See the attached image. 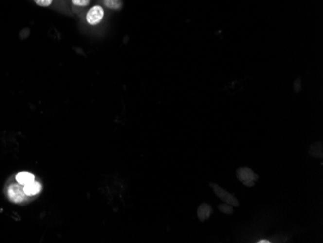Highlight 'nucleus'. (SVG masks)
Segmentation results:
<instances>
[{
    "instance_id": "obj_1",
    "label": "nucleus",
    "mask_w": 323,
    "mask_h": 243,
    "mask_svg": "<svg viewBox=\"0 0 323 243\" xmlns=\"http://www.w3.org/2000/svg\"><path fill=\"white\" fill-rule=\"evenodd\" d=\"M7 194H8V198L10 199V201L13 202L14 204H20V203L24 202L27 197L24 193L22 185H20L18 183L11 184L8 187Z\"/></svg>"
},
{
    "instance_id": "obj_2",
    "label": "nucleus",
    "mask_w": 323,
    "mask_h": 243,
    "mask_svg": "<svg viewBox=\"0 0 323 243\" xmlns=\"http://www.w3.org/2000/svg\"><path fill=\"white\" fill-rule=\"evenodd\" d=\"M210 185L212 186L215 194L217 195V197H219L224 203L226 204H229L233 206H239L240 204L238 202V200L232 194L228 193L227 191H225L222 187H220L218 184H215V183H210Z\"/></svg>"
},
{
    "instance_id": "obj_3",
    "label": "nucleus",
    "mask_w": 323,
    "mask_h": 243,
    "mask_svg": "<svg viewBox=\"0 0 323 243\" xmlns=\"http://www.w3.org/2000/svg\"><path fill=\"white\" fill-rule=\"evenodd\" d=\"M237 176L243 184L248 187L253 186L258 178L257 174L250 168H240L237 170Z\"/></svg>"
},
{
    "instance_id": "obj_4",
    "label": "nucleus",
    "mask_w": 323,
    "mask_h": 243,
    "mask_svg": "<svg viewBox=\"0 0 323 243\" xmlns=\"http://www.w3.org/2000/svg\"><path fill=\"white\" fill-rule=\"evenodd\" d=\"M103 18H104V9L99 5H96L91 9H89V11L86 14V21L90 25L99 24L103 20Z\"/></svg>"
},
{
    "instance_id": "obj_5",
    "label": "nucleus",
    "mask_w": 323,
    "mask_h": 243,
    "mask_svg": "<svg viewBox=\"0 0 323 243\" xmlns=\"http://www.w3.org/2000/svg\"><path fill=\"white\" fill-rule=\"evenodd\" d=\"M23 190L24 193L27 197H31V196H35L37 194H39L42 190V185L40 182L38 181H32L26 185L23 186Z\"/></svg>"
},
{
    "instance_id": "obj_6",
    "label": "nucleus",
    "mask_w": 323,
    "mask_h": 243,
    "mask_svg": "<svg viewBox=\"0 0 323 243\" xmlns=\"http://www.w3.org/2000/svg\"><path fill=\"white\" fill-rule=\"evenodd\" d=\"M212 214V207L208 204H202L197 209V216L200 221H205Z\"/></svg>"
},
{
    "instance_id": "obj_7",
    "label": "nucleus",
    "mask_w": 323,
    "mask_h": 243,
    "mask_svg": "<svg viewBox=\"0 0 323 243\" xmlns=\"http://www.w3.org/2000/svg\"><path fill=\"white\" fill-rule=\"evenodd\" d=\"M16 180L18 184L24 186L32 181L35 180V177L32 173L30 172H26V171H22V172H19L16 175Z\"/></svg>"
},
{
    "instance_id": "obj_8",
    "label": "nucleus",
    "mask_w": 323,
    "mask_h": 243,
    "mask_svg": "<svg viewBox=\"0 0 323 243\" xmlns=\"http://www.w3.org/2000/svg\"><path fill=\"white\" fill-rule=\"evenodd\" d=\"M104 5L112 10H120L123 6L122 0H104Z\"/></svg>"
},
{
    "instance_id": "obj_9",
    "label": "nucleus",
    "mask_w": 323,
    "mask_h": 243,
    "mask_svg": "<svg viewBox=\"0 0 323 243\" xmlns=\"http://www.w3.org/2000/svg\"><path fill=\"white\" fill-rule=\"evenodd\" d=\"M219 210L225 214H233L234 212L233 206L229 205V204H222L219 206Z\"/></svg>"
},
{
    "instance_id": "obj_10",
    "label": "nucleus",
    "mask_w": 323,
    "mask_h": 243,
    "mask_svg": "<svg viewBox=\"0 0 323 243\" xmlns=\"http://www.w3.org/2000/svg\"><path fill=\"white\" fill-rule=\"evenodd\" d=\"M33 1L41 7H49L54 0H33Z\"/></svg>"
},
{
    "instance_id": "obj_11",
    "label": "nucleus",
    "mask_w": 323,
    "mask_h": 243,
    "mask_svg": "<svg viewBox=\"0 0 323 243\" xmlns=\"http://www.w3.org/2000/svg\"><path fill=\"white\" fill-rule=\"evenodd\" d=\"M72 3L78 7H85L89 5L90 0H72Z\"/></svg>"
},
{
    "instance_id": "obj_12",
    "label": "nucleus",
    "mask_w": 323,
    "mask_h": 243,
    "mask_svg": "<svg viewBox=\"0 0 323 243\" xmlns=\"http://www.w3.org/2000/svg\"><path fill=\"white\" fill-rule=\"evenodd\" d=\"M259 243H269L270 242H268V241H260V242H258Z\"/></svg>"
}]
</instances>
